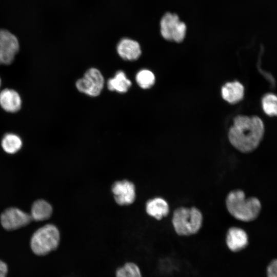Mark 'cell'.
Instances as JSON below:
<instances>
[{
	"label": "cell",
	"instance_id": "cell-1",
	"mask_svg": "<svg viewBox=\"0 0 277 277\" xmlns=\"http://www.w3.org/2000/svg\"><path fill=\"white\" fill-rule=\"evenodd\" d=\"M265 133V126L262 119L255 115L236 116L228 133L231 145L242 153H249L260 144Z\"/></svg>",
	"mask_w": 277,
	"mask_h": 277
},
{
	"label": "cell",
	"instance_id": "cell-2",
	"mask_svg": "<svg viewBox=\"0 0 277 277\" xmlns=\"http://www.w3.org/2000/svg\"><path fill=\"white\" fill-rule=\"evenodd\" d=\"M225 204L227 211L233 217L243 222H251L259 216L261 203L254 196L246 197L244 191L235 189L226 196Z\"/></svg>",
	"mask_w": 277,
	"mask_h": 277
},
{
	"label": "cell",
	"instance_id": "cell-3",
	"mask_svg": "<svg viewBox=\"0 0 277 277\" xmlns=\"http://www.w3.org/2000/svg\"><path fill=\"white\" fill-rule=\"evenodd\" d=\"M203 220V214L197 208L181 207L174 210L172 223L178 235L189 236L199 232L202 227Z\"/></svg>",
	"mask_w": 277,
	"mask_h": 277
},
{
	"label": "cell",
	"instance_id": "cell-4",
	"mask_svg": "<svg viewBox=\"0 0 277 277\" xmlns=\"http://www.w3.org/2000/svg\"><path fill=\"white\" fill-rule=\"evenodd\" d=\"M60 233L54 225L47 224L37 229L31 240V248L38 255H44L57 248Z\"/></svg>",
	"mask_w": 277,
	"mask_h": 277
},
{
	"label": "cell",
	"instance_id": "cell-5",
	"mask_svg": "<svg viewBox=\"0 0 277 277\" xmlns=\"http://www.w3.org/2000/svg\"><path fill=\"white\" fill-rule=\"evenodd\" d=\"M160 27L161 35L167 40L181 42L185 38L186 26L175 13H166L161 20Z\"/></svg>",
	"mask_w": 277,
	"mask_h": 277
},
{
	"label": "cell",
	"instance_id": "cell-6",
	"mask_svg": "<svg viewBox=\"0 0 277 277\" xmlns=\"http://www.w3.org/2000/svg\"><path fill=\"white\" fill-rule=\"evenodd\" d=\"M104 79L101 72L97 69L91 68L78 79L75 86L81 92L91 96L98 95L104 87Z\"/></svg>",
	"mask_w": 277,
	"mask_h": 277
},
{
	"label": "cell",
	"instance_id": "cell-7",
	"mask_svg": "<svg viewBox=\"0 0 277 277\" xmlns=\"http://www.w3.org/2000/svg\"><path fill=\"white\" fill-rule=\"evenodd\" d=\"M19 43L16 37L5 29H0V56L2 64L9 65L18 51Z\"/></svg>",
	"mask_w": 277,
	"mask_h": 277
},
{
	"label": "cell",
	"instance_id": "cell-8",
	"mask_svg": "<svg viewBox=\"0 0 277 277\" xmlns=\"http://www.w3.org/2000/svg\"><path fill=\"white\" fill-rule=\"evenodd\" d=\"M32 219L29 214L18 208H9L1 216V222L4 228L13 230L28 225Z\"/></svg>",
	"mask_w": 277,
	"mask_h": 277
},
{
	"label": "cell",
	"instance_id": "cell-9",
	"mask_svg": "<svg viewBox=\"0 0 277 277\" xmlns=\"http://www.w3.org/2000/svg\"><path fill=\"white\" fill-rule=\"evenodd\" d=\"M114 199L120 205L132 204L135 200L136 193L134 184L127 180L117 181L112 187Z\"/></svg>",
	"mask_w": 277,
	"mask_h": 277
},
{
	"label": "cell",
	"instance_id": "cell-10",
	"mask_svg": "<svg viewBox=\"0 0 277 277\" xmlns=\"http://www.w3.org/2000/svg\"><path fill=\"white\" fill-rule=\"evenodd\" d=\"M228 248L232 252H238L244 249L248 244V237L243 229L232 227L229 228L226 238Z\"/></svg>",
	"mask_w": 277,
	"mask_h": 277
},
{
	"label": "cell",
	"instance_id": "cell-11",
	"mask_svg": "<svg viewBox=\"0 0 277 277\" xmlns=\"http://www.w3.org/2000/svg\"><path fill=\"white\" fill-rule=\"evenodd\" d=\"M118 55L124 60H136L141 54V49L138 43L134 40L124 38L122 39L116 47Z\"/></svg>",
	"mask_w": 277,
	"mask_h": 277
},
{
	"label": "cell",
	"instance_id": "cell-12",
	"mask_svg": "<svg viewBox=\"0 0 277 277\" xmlns=\"http://www.w3.org/2000/svg\"><path fill=\"white\" fill-rule=\"evenodd\" d=\"M21 104V97L14 90L5 89L0 92V105L5 111L15 112L20 109Z\"/></svg>",
	"mask_w": 277,
	"mask_h": 277
},
{
	"label": "cell",
	"instance_id": "cell-13",
	"mask_svg": "<svg viewBox=\"0 0 277 277\" xmlns=\"http://www.w3.org/2000/svg\"><path fill=\"white\" fill-rule=\"evenodd\" d=\"M146 211L150 216L157 220H161L169 214V206L165 199L157 197L147 202Z\"/></svg>",
	"mask_w": 277,
	"mask_h": 277
},
{
	"label": "cell",
	"instance_id": "cell-14",
	"mask_svg": "<svg viewBox=\"0 0 277 277\" xmlns=\"http://www.w3.org/2000/svg\"><path fill=\"white\" fill-rule=\"evenodd\" d=\"M222 96L224 100L230 103H235L243 98L244 87L238 81L226 83L222 88Z\"/></svg>",
	"mask_w": 277,
	"mask_h": 277
},
{
	"label": "cell",
	"instance_id": "cell-15",
	"mask_svg": "<svg viewBox=\"0 0 277 277\" xmlns=\"http://www.w3.org/2000/svg\"><path fill=\"white\" fill-rule=\"evenodd\" d=\"M131 85V82L127 78L125 72L121 70L117 71L114 76L107 82V87L109 90L120 93L126 92Z\"/></svg>",
	"mask_w": 277,
	"mask_h": 277
},
{
	"label": "cell",
	"instance_id": "cell-16",
	"mask_svg": "<svg viewBox=\"0 0 277 277\" xmlns=\"http://www.w3.org/2000/svg\"><path fill=\"white\" fill-rule=\"evenodd\" d=\"M52 212L50 204L45 200H39L33 204L30 215L32 220L42 221L49 218Z\"/></svg>",
	"mask_w": 277,
	"mask_h": 277
},
{
	"label": "cell",
	"instance_id": "cell-17",
	"mask_svg": "<svg viewBox=\"0 0 277 277\" xmlns=\"http://www.w3.org/2000/svg\"><path fill=\"white\" fill-rule=\"evenodd\" d=\"M22 145V140L19 136L13 133L5 135L2 141V146L7 153L13 154L19 150Z\"/></svg>",
	"mask_w": 277,
	"mask_h": 277
},
{
	"label": "cell",
	"instance_id": "cell-18",
	"mask_svg": "<svg viewBox=\"0 0 277 277\" xmlns=\"http://www.w3.org/2000/svg\"><path fill=\"white\" fill-rule=\"evenodd\" d=\"M264 113L269 116H277V95L269 93L264 95L261 101Z\"/></svg>",
	"mask_w": 277,
	"mask_h": 277
},
{
	"label": "cell",
	"instance_id": "cell-19",
	"mask_svg": "<svg viewBox=\"0 0 277 277\" xmlns=\"http://www.w3.org/2000/svg\"><path fill=\"white\" fill-rule=\"evenodd\" d=\"M115 277H142V275L138 265L133 262H128L117 269Z\"/></svg>",
	"mask_w": 277,
	"mask_h": 277
},
{
	"label": "cell",
	"instance_id": "cell-20",
	"mask_svg": "<svg viewBox=\"0 0 277 277\" xmlns=\"http://www.w3.org/2000/svg\"><path fill=\"white\" fill-rule=\"evenodd\" d=\"M135 79L138 85L142 88H150L155 82V76L150 70L143 69L137 72Z\"/></svg>",
	"mask_w": 277,
	"mask_h": 277
},
{
	"label": "cell",
	"instance_id": "cell-21",
	"mask_svg": "<svg viewBox=\"0 0 277 277\" xmlns=\"http://www.w3.org/2000/svg\"><path fill=\"white\" fill-rule=\"evenodd\" d=\"M267 277H277V259L272 260L267 269Z\"/></svg>",
	"mask_w": 277,
	"mask_h": 277
},
{
	"label": "cell",
	"instance_id": "cell-22",
	"mask_svg": "<svg viewBox=\"0 0 277 277\" xmlns=\"http://www.w3.org/2000/svg\"><path fill=\"white\" fill-rule=\"evenodd\" d=\"M8 271L6 264L0 260V277H6Z\"/></svg>",
	"mask_w": 277,
	"mask_h": 277
},
{
	"label": "cell",
	"instance_id": "cell-23",
	"mask_svg": "<svg viewBox=\"0 0 277 277\" xmlns=\"http://www.w3.org/2000/svg\"><path fill=\"white\" fill-rule=\"evenodd\" d=\"M2 64V62H1V56H0V64Z\"/></svg>",
	"mask_w": 277,
	"mask_h": 277
},
{
	"label": "cell",
	"instance_id": "cell-24",
	"mask_svg": "<svg viewBox=\"0 0 277 277\" xmlns=\"http://www.w3.org/2000/svg\"><path fill=\"white\" fill-rule=\"evenodd\" d=\"M1 78H0V87H1Z\"/></svg>",
	"mask_w": 277,
	"mask_h": 277
}]
</instances>
